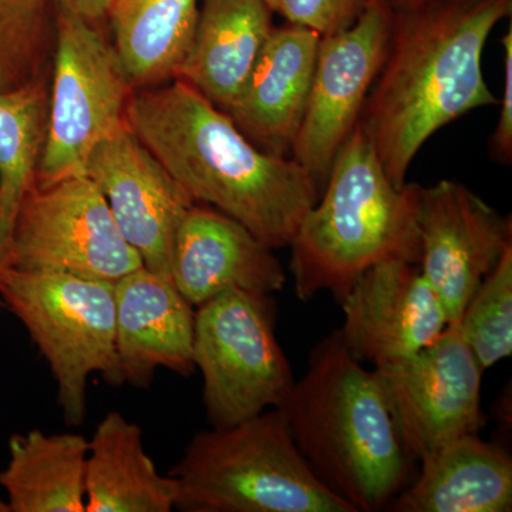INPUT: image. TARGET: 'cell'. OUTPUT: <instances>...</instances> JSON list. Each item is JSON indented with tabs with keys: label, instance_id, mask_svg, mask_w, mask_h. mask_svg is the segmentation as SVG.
<instances>
[{
	"label": "cell",
	"instance_id": "21",
	"mask_svg": "<svg viewBox=\"0 0 512 512\" xmlns=\"http://www.w3.org/2000/svg\"><path fill=\"white\" fill-rule=\"evenodd\" d=\"M87 454L82 434H13L0 471L9 512H86Z\"/></svg>",
	"mask_w": 512,
	"mask_h": 512
},
{
	"label": "cell",
	"instance_id": "4",
	"mask_svg": "<svg viewBox=\"0 0 512 512\" xmlns=\"http://www.w3.org/2000/svg\"><path fill=\"white\" fill-rule=\"evenodd\" d=\"M420 187H394L357 124L289 245L298 298L328 291L340 305L370 266L387 259L419 265Z\"/></svg>",
	"mask_w": 512,
	"mask_h": 512
},
{
	"label": "cell",
	"instance_id": "20",
	"mask_svg": "<svg viewBox=\"0 0 512 512\" xmlns=\"http://www.w3.org/2000/svg\"><path fill=\"white\" fill-rule=\"evenodd\" d=\"M178 481L163 476L144 448L143 429L109 412L89 440L86 512H170Z\"/></svg>",
	"mask_w": 512,
	"mask_h": 512
},
{
	"label": "cell",
	"instance_id": "23",
	"mask_svg": "<svg viewBox=\"0 0 512 512\" xmlns=\"http://www.w3.org/2000/svg\"><path fill=\"white\" fill-rule=\"evenodd\" d=\"M49 76L0 93V271L8 262L19 212L37 187L46 138Z\"/></svg>",
	"mask_w": 512,
	"mask_h": 512
},
{
	"label": "cell",
	"instance_id": "29",
	"mask_svg": "<svg viewBox=\"0 0 512 512\" xmlns=\"http://www.w3.org/2000/svg\"><path fill=\"white\" fill-rule=\"evenodd\" d=\"M429 2H433V0H383L384 5L392 12L419 8V6L426 5Z\"/></svg>",
	"mask_w": 512,
	"mask_h": 512
},
{
	"label": "cell",
	"instance_id": "15",
	"mask_svg": "<svg viewBox=\"0 0 512 512\" xmlns=\"http://www.w3.org/2000/svg\"><path fill=\"white\" fill-rule=\"evenodd\" d=\"M171 278L194 308L228 289L271 295L286 284L274 249L200 202L187 211L175 234Z\"/></svg>",
	"mask_w": 512,
	"mask_h": 512
},
{
	"label": "cell",
	"instance_id": "5",
	"mask_svg": "<svg viewBox=\"0 0 512 512\" xmlns=\"http://www.w3.org/2000/svg\"><path fill=\"white\" fill-rule=\"evenodd\" d=\"M170 474L184 512H355L313 474L281 409L200 431Z\"/></svg>",
	"mask_w": 512,
	"mask_h": 512
},
{
	"label": "cell",
	"instance_id": "30",
	"mask_svg": "<svg viewBox=\"0 0 512 512\" xmlns=\"http://www.w3.org/2000/svg\"><path fill=\"white\" fill-rule=\"evenodd\" d=\"M0 511L9 512L8 503H2V501H0Z\"/></svg>",
	"mask_w": 512,
	"mask_h": 512
},
{
	"label": "cell",
	"instance_id": "28",
	"mask_svg": "<svg viewBox=\"0 0 512 512\" xmlns=\"http://www.w3.org/2000/svg\"><path fill=\"white\" fill-rule=\"evenodd\" d=\"M57 8L69 10L80 18L99 25L104 19H110L114 0H50Z\"/></svg>",
	"mask_w": 512,
	"mask_h": 512
},
{
	"label": "cell",
	"instance_id": "12",
	"mask_svg": "<svg viewBox=\"0 0 512 512\" xmlns=\"http://www.w3.org/2000/svg\"><path fill=\"white\" fill-rule=\"evenodd\" d=\"M420 271L457 325L473 293L512 247L510 217L466 185L441 180L420 187Z\"/></svg>",
	"mask_w": 512,
	"mask_h": 512
},
{
	"label": "cell",
	"instance_id": "6",
	"mask_svg": "<svg viewBox=\"0 0 512 512\" xmlns=\"http://www.w3.org/2000/svg\"><path fill=\"white\" fill-rule=\"evenodd\" d=\"M0 301L45 357L64 421L80 426L90 375L101 373L120 386L114 282L6 266L0 271Z\"/></svg>",
	"mask_w": 512,
	"mask_h": 512
},
{
	"label": "cell",
	"instance_id": "3",
	"mask_svg": "<svg viewBox=\"0 0 512 512\" xmlns=\"http://www.w3.org/2000/svg\"><path fill=\"white\" fill-rule=\"evenodd\" d=\"M313 474L355 512L383 510L409 484L407 454L373 370L339 330L312 350L279 407Z\"/></svg>",
	"mask_w": 512,
	"mask_h": 512
},
{
	"label": "cell",
	"instance_id": "17",
	"mask_svg": "<svg viewBox=\"0 0 512 512\" xmlns=\"http://www.w3.org/2000/svg\"><path fill=\"white\" fill-rule=\"evenodd\" d=\"M320 37L289 23L274 28L227 111L235 126L265 153L292 154L311 92Z\"/></svg>",
	"mask_w": 512,
	"mask_h": 512
},
{
	"label": "cell",
	"instance_id": "18",
	"mask_svg": "<svg viewBox=\"0 0 512 512\" xmlns=\"http://www.w3.org/2000/svg\"><path fill=\"white\" fill-rule=\"evenodd\" d=\"M274 28L262 0H202L194 42L178 79L227 113Z\"/></svg>",
	"mask_w": 512,
	"mask_h": 512
},
{
	"label": "cell",
	"instance_id": "10",
	"mask_svg": "<svg viewBox=\"0 0 512 512\" xmlns=\"http://www.w3.org/2000/svg\"><path fill=\"white\" fill-rule=\"evenodd\" d=\"M373 372L400 441L413 460H423L450 441L478 434L483 426L484 370L457 325H448L414 355L375 366Z\"/></svg>",
	"mask_w": 512,
	"mask_h": 512
},
{
	"label": "cell",
	"instance_id": "19",
	"mask_svg": "<svg viewBox=\"0 0 512 512\" xmlns=\"http://www.w3.org/2000/svg\"><path fill=\"white\" fill-rule=\"evenodd\" d=\"M421 471L390 501L394 512H507L512 461L477 434L461 437L420 460Z\"/></svg>",
	"mask_w": 512,
	"mask_h": 512
},
{
	"label": "cell",
	"instance_id": "16",
	"mask_svg": "<svg viewBox=\"0 0 512 512\" xmlns=\"http://www.w3.org/2000/svg\"><path fill=\"white\" fill-rule=\"evenodd\" d=\"M114 295L120 384L148 387L160 367L192 375L194 306L173 279L141 266L114 282Z\"/></svg>",
	"mask_w": 512,
	"mask_h": 512
},
{
	"label": "cell",
	"instance_id": "31",
	"mask_svg": "<svg viewBox=\"0 0 512 512\" xmlns=\"http://www.w3.org/2000/svg\"><path fill=\"white\" fill-rule=\"evenodd\" d=\"M116 2H117V0H114V3H116ZM113 6H114V5H113Z\"/></svg>",
	"mask_w": 512,
	"mask_h": 512
},
{
	"label": "cell",
	"instance_id": "27",
	"mask_svg": "<svg viewBox=\"0 0 512 512\" xmlns=\"http://www.w3.org/2000/svg\"><path fill=\"white\" fill-rule=\"evenodd\" d=\"M504 87L501 97L500 119L490 138L491 158L498 164L512 163V26L503 36Z\"/></svg>",
	"mask_w": 512,
	"mask_h": 512
},
{
	"label": "cell",
	"instance_id": "11",
	"mask_svg": "<svg viewBox=\"0 0 512 512\" xmlns=\"http://www.w3.org/2000/svg\"><path fill=\"white\" fill-rule=\"evenodd\" d=\"M392 18L383 0H366L349 28L320 37L311 92L291 154L315 178L320 192L382 69Z\"/></svg>",
	"mask_w": 512,
	"mask_h": 512
},
{
	"label": "cell",
	"instance_id": "25",
	"mask_svg": "<svg viewBox=\"0 0 512 512\" xmlns=\"http://www.w3.org/2000/svg\"><path fill=\"white\" fill-rule=\"evenodd\" d=\"M457 326L484 372L511 356L512 247L473 293Z\"/></svg>",
	"mask_w": 512,
	"mask_h": 512
},
{
	"label": "cell",
	"instance_id": "9",
	"mask_svg": "<svg viewBox=\"0 0 512 512\" xmlns=\"http://www.w3.org/2000/svg\"><path fill=\"white\" fill-rule=\"evenodd\" d=\"M6 266L117 282L144 265L121 235L106 198L82 174L30 192Z\"/></svg>",
	"mask_w": 512,
	"mask_h": 512
},
{
	"label": "cell",
	"instance_id": "14",
	"mask_svg": "<svg viewBox=\"0 0 512 512\" xmlns=\"http://www.w3.org/2000/svg\"><path fill=\"white\" fill-rule=\"evenodd\" d=\"M340 336L360 362L375 366L412 356L439 338L446 312L420 266L387 259L366 269L342 303Z\"/></svg>",
	"mask_w": 512,
	"mask_h": 512
},
{
	"label": "cell",
	"instance_id": "8",
	"mask_svg": "<svg viewBox=\"0 0 512 512\" xmlns=\"http://www.w3.org/2000/svg\"><path fill=\"white\" fill-rule=\"evenodd\" d=\"M269 302V295L228 289L195 312L192 360L204 379L212 427L279 409L291 392L295 379Z\"/></svg>",
	"mask_w": 512,
	"mask_h": 512
},
{
	"label": "cell",
	"instance_id": "1",
	"mask_svg": "<svg viewBox=\"0 0 512 512\" xmlns=\"http://www.w3.org/2000/svg\"><path fill=\"white\" fill-rule=\"evenodd\" d=\"M127 124L192 200L228 215L272 249L291 245L319 200L305 167L256 147L183 80L136 90Z\"/></svg>",
	"mask_w": 512,
	"mask_h": 512
},
{
	"label": "cell",
	"instance_id": "22",
	"mask_svg": "<svg viewBox=\"0 0 512 512\" xmlns=\"http://www.w3.org/2000/svg\"><path fill=\"white\" fill-rule=\"evenodd\" d=\"M200 0H117L113 45L136 90L178 79L194 42Z\"/></svg>",
	"mask_w": 512,
	"mask_h": 512
},
{
	"label": "cell",
	"instance_id": "2",
	"mask_svg": "<svg viewBox=\"0 0 512 512\" xmlns=\"http://www.w3.org/2000/svg\"><path fill=\"white\" fill-rule=\"evenodd\" d=\"M512 0H433L392 12L382 69L359 124L394 187L427 140L470 111L498 103L484 79L483 53Z\"/></svg>",
	"mask_w": 512,
	"mask_h": 512
},
{
	"label": "cell",
	"instance_id": "26",
	"mask_svg": "<svg viewBox=\"0 0 512 512\" xmlns=\"http://www.w3.org/2000/svg\"><path fill=\"white\" fill-rule=\"evenodd\" d=\"M272 13H279L289 25L311 29L320 36L349 28L366 0H262Z\"/></svg>",
	"mask_w": 512,
	"mask_h": 512
},
{
	"label": "cell",
	"instance_id": "7",
	"mask_svg": "<svg viewBox=\"0 0 512 512\" xmlns=\"http://www.w3.org/2000/svg\"><path fill=\"white\" fill-rule=\"evenodd\" d=\"M133 93L113 42L99 25L56 6L37 187L86 173L94 148L126 126Z\"/></svg>",
	"mask_w": 512,
	"mask_h": 512
},
{
	"label": "cell",
	"instance_id": "13",
	"mask_svg": "<svg viewBox=\"0 0 512 512\" xmlns=\"http://www.w3.org/2000/svg\"><path fill=\"white\" fill-rule=\"evenodd\" d=\"M87 177L97 185L130 247L154 274L171 278L175 234L195 201L130 126L94 148Z\"/></svg>",
	"mask_w": 512,
	"mask_h": 512
},
{
	"label": "cell",
	"instance_id": "24",
	"mask_svg": "<svg viewBox=\"0 0 512 512\" xmlns=\"http://www.w3.org/2000/svg\"><path fill=\"white\" fill-rule=\"evenodd\" d=\"M50 0H0V93L50 74L55 16Z\"/></svg>",
	"mask_w": 512,
	"mask_h": 512
}]
</instances>
